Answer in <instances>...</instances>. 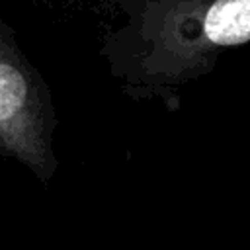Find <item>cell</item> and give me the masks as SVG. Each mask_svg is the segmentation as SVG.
<instances>
[{"label":"cell","instance_id":"obj_1","mask_svg":"<svg viewBox=\"0 0 250 250\" xmlns=\"http://www.w3.org/2000/svg\"><path fill=\"white\" fill-rule=\"evenodd\" d=\"M141 74L158 86L195 80L219 53L250 43V0H160L143 12Z\"/></svg>","mask_w":250,"mask_h":250},{"label":"cell","instance_id":"obj_2","mask_svg":"<svg viewBox=\"0 0 250 250\" xmlns=\"http://www.w3.org/2000/svg\"><path fill=\"white\" fill-rule=\"evenodd\" d=\"M55 107L47 82L0 20V154L47 184L57 168Z\"/></svg>","mask_w":250,"mask_h":250}]
</instances>
